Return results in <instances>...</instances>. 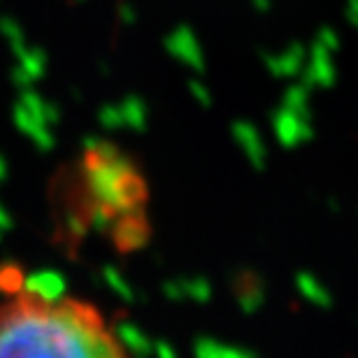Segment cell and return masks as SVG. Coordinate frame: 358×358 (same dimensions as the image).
<instances>
[{
	"instance_id": "6da1fadb",
	"label": "cell",
	"mask_w": 358,
	"mask_h": 358,
	"mask_svg": "<svg viewBox=\"0 0 358 358\" xmlns=\"http://www.w3.org/2000/svg\"><path fill=\"white\" fill-rule=\"evenodd\" d=\"M0 358H124L87 305L19 298L0 307Z\"/></svg>"
},
{
	"instance_id": "7a4b0ae2",
	"label": "cell",
	"mask_w": 358,
	"mask_h": 358,
	"mask_svg": "<svg viewBox=\"0 0 358 358\" xmlns=\"http://www.w3.org/2000/svg\"><path fill=\"white\" fill-rule=\"evenodd\" d=\"M147 235V224L138 217H128L117 228V242L121 247H140Z\"/></svg>"
}]
</instances>
